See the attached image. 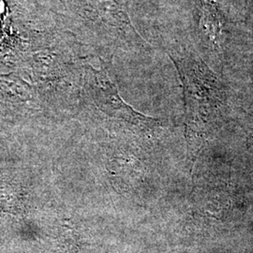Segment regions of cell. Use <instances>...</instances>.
I'll return each mask as SVG.
<instances>
[{
	"label": "cell",
	"mask_w": 253,
	"mask_h": 253,
	"mask_svg": "<svg viewBox=\"0 0 253 253\" xmlns=\"http://www.w3.org/2000/svg\"><path fill=\"white\" fill-rule=\"evenodd\" d=\"M200 30L202 36L213 48L223 42L224 17L215 0H202L200 9Z\"/></svg>",
	"instance_id": "7a4b0ae2"
},
{
	"label": "cell",
	"mask_w": 253,
	"mask_h": 253,
	"mask_svg": "<svg viewBox=\"0 0 253 253\" xmlns=\"http://www.w3.org/2000/svg\"></svg>",
	"instance_id": "3957f363"
},
{
	"label": "cell",
	"mask_w": 253,
	"mask_h": 253,
	"mask_svg": "<svg viewBox=\"0 0 253 253\" xmlns=\"http://www.w3.org/2000/svg\"><path fill=\"white\" fill-rule=\"evenodd\" d=\"M174 61L184 88L186 140L193 165L220 126L226 96L216 74L201 59L182 54Z\"/></svg>",
	"instance_id": "6da1fadb"
}]
</instances>
